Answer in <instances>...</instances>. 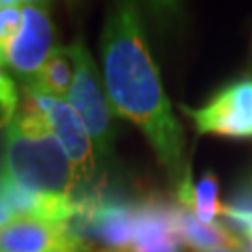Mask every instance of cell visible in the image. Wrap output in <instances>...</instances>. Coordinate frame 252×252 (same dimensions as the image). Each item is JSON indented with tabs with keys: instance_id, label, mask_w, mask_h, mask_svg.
Here are the masks:
<instances>
[{
	"instance_id": "11",
	"label": "cell",
	"mask_w": 252,
	"mask_h": 252,
	"mask_svg": "<svg viewBox=\"0 0 252 252\" xmlns=\"http://www.w3.org/2000/svg\"><path fill=\"white\" fill-rule=\"evenodd\" d=\"M174 190H176V204L192 211L200 222L204 224L217 222V217L222 211V204L219 200V178L213 170H207L198 183H192L189 168L183 181Z\"/></svg>"
},
{
	"instance_id": "18",
	"label": "cell",
	"mask_w": 252,
	"mask_h": 252,
	"mask_svg": "<svg viewBox=\"0 0 252 252\" xmlns=\"http://www.w3.org/2000/svg\"><path fill=\"white\" fill-rule=\"evenodd\" d=\"M213 252H235L232 249H219V251H213Z\"/></svg>"
},
{
	"instance_id": "2",
	"label": "cell",
	"mask_w": 252,
	"mask_h": 252,
	"mask_svg": "<svg viewBox=\"0 0 252 252\" xmlns=\"http://www.w3.org/2000/svg\"><path fill=\"white\" fill-rule=\"evenodd\" d=\"M2 174L30 192L69 198L79 194L71 161L27 94L21 95L17 114L4 129Z\"/></svg>"
},
{
	"instance_id": "4",
	"label": "cell",
	"mask_w": 252,
	"mask_h": 252,
	"mask_svg": "<svg viewBox=\"0 0 252 252\" xmlns=\"http://www.w3.org/2000/svg\"><path fill=\"white\" fill-rule=\"evenodd\" d=\"M23 94H27L41 110L47 124L53 129L54 136L62 144L67 159L71 161L75 176H77L79 194L94 189V183L97 180L99 162H97V155H95L90 133L84 127L77 110L69 105V101L62 97L47 95V94L30 90V88H23Z\"/></svg>"
},
{
	"instance_id": "6",
	"label": "cell",
	"mask_w": 252,
	"mask_h": 252,
	"mask_svg": "<svg viewBox=\"0 0 252 252\" xmlns=\"http://www.w3.org/2000/svg\"><path fill=\"white\" fill-rule=\"evenodd\" d=\"M183 110L200 135L249 138L252 136V79L224 86L204 107H183Z\"/></svg>"
},
{
	"instance_id": "16",
	"label": "cell",
	"mask_w": 252,
	"mask_h": 252,
	"mask_svg": "<svg viewBox=\"0 0 252 252\" xmlns=\"http://www.w3.org/2000/svg\"><path fill=\"white\" fill-rule=\"evenodd\" d=\"M17 217L13 215V211L8 207V204L2 200V196H0V228L2 226H8L9 222H13Z\"/></svg>"
},
{
	"instance_id": "13",
	"label": "cell",
	"mask_w": 252,
	"mask_h": 252,
	"mask_svg": "<svg viewBox=\"0 0 252 252\" xmlns=\"http://www.w3.org/2000/svg\"><path fill=\"white\" fill-rule=\"evenodd\" d=\"M220 215L224 217L226 224L230 226L235 234L243 237L245 226L252 219V174L247 176L235 187L228 202L222 204Z\"/></svg>"
},
{
	"instance_id": "8",
	"label": "cell",
	"mask_w": 252,
	"mask_h": 252,
	"mask_svg": "<svg viewBox=\"0 0 252 252\" xmlns=\"http://www.w3.org/2000/svg\"><path fill=\"white\" fill-rule=\"evenodd\" d=\"M0 252H81L67 224L15 219L0 228Z\"/></svg>"
},
{
	"instance_id": "15",
	"label": "cell",
	"mask_w": 252,
	"mask_h": 252,
	"mask_svg": "<svg viewBox=\"0 0 252 252\" xmlns=\"http://www.w3.org/2000/svg\"><path fill=\"white\" fill-rule=\"evenodd\" d=\"M19 97L17 84L8 75L6 67L0 62V129H6L8 124L15 118L19 110Z\"/></svg>"
},
{
	"instance_id": "9",
	"label": "cell",
	"mask_w": 252,
	"mask_h": 252,
	"mask_svg": "<svg viewBox=\"0 0 252 252\" xmlns=\"http://www.w3.org/2000/svg\"><path fill=\"white\" fill-rule=\"evenodd\" d=\"M0 196L17 219H36L53 224H67L77 209V196L37 194L19 187L8 176L0 174Z\"/></svg>"
},
{
	"instance_id": "5",
	"label": "cell",
	"mask_w": 252,
	"mask_h": 252,
	"mask_svg": "<svg viewBox=\"0 0 252 252\" xmlns=\"http://www.w3.org/2000/svg\"><path fill=\"white\" fill-rule=\"evenodd\" d=\"M54 49L53 8L49 2H23L21 28L2 58L6 71L13 73L23 86L34 81Z\"/></svg>"
},
{
	"instance_id": "17",
	"label": "cell",
	"mask_w": 252,
	"mask_h": 252,
	"mask_svg": "<svg viewBox=\"0 0 252 252\" xmlns=\"http://www.w3.org/2000/svg\"><path fill=\"white\" fill-rule=\"evenodd\" d=\"M243 237L249 241V245H251V251H252V219L247 222V226H245L243 230Z\"/></svg>"
},
{
	"instance_id": "7",
	"label": "cell",
	"mask_w": 252,
	"mask_h": 252,
	"mask_svg": "<svg viewBox=\"0 0 252 252\" xmlns=\"http://www.w3.org/2000/svg\"><path fill=\"white\" fill-rule=\"evenodd\" d=\"M181 239L174 222V204L152 192L136 204V226L133 243L118 252H180Z\"/></svg>"
},
{
	"instance_id": "1",
	"label": "cell",
	"mask_w": 252,
	"mask_h": 252,
	"mask_svg": "<svg viewBox=\"0 0 252 252\" xmlns=\"http://www.w3.org/2000/svg\"><path fill=\"white\" fill-rule=\"evenodd\" d=\"M99 49L103 82L114 114L144 133L176 189L190 168L185 161V136L164 94L135 4L124 2L108 11Z\"/></svg>"
},
{
	"instance_id": "12",
	"label": "cell",
	"mask_w": 252,
	"mask_h": 252,
	"mask_svg": "<svg viewBox=\"0 0 252 252\" xmlns=\"http://www.w3.org/2000/svg\"><path fill=\"white\" fill-rule=\"evenodd\" d=\"M75 81V58L69 47H56L34 81L23 86L54 97H67Z\"/></svg>"
},
{
	"instance_id": "10",
	"label": "cell",
	"mask_w": 252,
	"mask_h": 252,
	"mask_svg": "<svg viewBox=\"0 0 252 252\" xmlns=\"http://www.w3.org/2000/svg\"><path fill=\"white\" fill-rule=\"evenodd\" d=\"M174 222L181 243L192 252H213L219 249H232L235 252L249 251V241L235 234L226 222L204 224L187 207L174 204Z\"/></svg>"
},
{
	"instance_id": "3",
	"label": "cell",
	"mask_w": 252,
	"mask_h": 252,
	"mask_svg": "<svg viewBox=\"0 0 252 252\" xmlns=\"http://www.w3.org/2000/svg\"><path fill=\"white\" fill-rule=\"evenodd\" d=\"M69 51L75 58V81L67 95V101L77 110L84 127L90 133L97 162H101L103 159L107 161L112 155L114 136H116L114 108L108 101L105 82L101 81L94 56L84 47L82 39H77L75 43H71Z\"/></svg>"
},
{
	"instance_id": "14",
	"label": "cell",
	"mask_w": 252,
	"mask_h": 252,
	"mask_svg": "<svg viewBox=\"0 0 252 252\" xmlns=\"http://www.w3.org/2000/svg\"><path fill=\"white\" fill-rule=\"evenodd\" d=\"M21 19H23V2L0 0V62L8 51L9 43L17 36Z\"/></svg>"
}]
</instances>
